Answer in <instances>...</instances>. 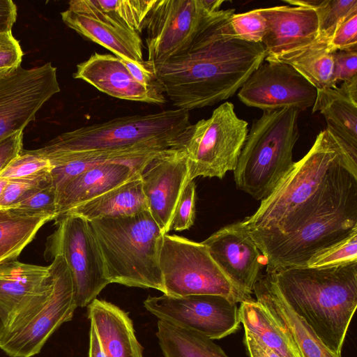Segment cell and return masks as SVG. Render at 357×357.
<instances>
[{
	"label": "cell",
	"instance_id": "cell-34",
	"mask_svg": "<svg viewBox=\"0 0 357 357\" xmlns=\"http://www.w3.org/2000/svg\"><path fill=\"white\" fill-rule=\"evenodd\" d=\"M231 36L246 42L261 43L266 29V20L259 9L233 14L228 21Z\"/></svg>",
	"mask_w": 357,
	"mask_h": 357
},
{
	"label": "cell",
	"instance_id": "cell-23",
	"mask_svg": "<svg viewBox=\"0 0 357 357\" xmlns=\"http://www.w3.org/2000/svg\"><path fill=\"white\" fill-rule=\"evenodd\" d=\"M253 294L257 301L264 305L288 333L301 357H342L329 349L307 324L291 310L266 273L259 277Z\"/></svg>",
	"mask_w": 357,
	"mask_h": 357
},
{
	"label": "cell",
	"instance_id": "cell-29",
	"mask_svg": "<svg viewBox=\"0 0 357 357\" xmlns=\"http://www.w3.org/2000/svg\"><path fill=\"white\" fill-rule=\"evenodd\" d=\"M52 220L54 218L51 215L0 210V264L18 257L39 229Z\"/></svg>",
	"mask_w": 357,
	"mask_h": 357
},
{
	"label": "cell",
	"instance_id": "cell-46",
	"mask_svg": "<svg viewBox=\"0 0 357 357\" xmlns=\"http://www.w3.org/2000/svg\"><path fill=\"white\" fill-rule=\"evenodd\" d=\"M8 182V179L0 178V197L1 196Z\"/></svg>",
	"mask_w": 357,
	"mask_h": 357
},
{
	"label": "cell",
	"instance_id": "cell-9",
	"mask_svg": "<svg viewBox=\"0 0 357 357\" xmlns=\"http://www.w3.org/2000/svg\"><path fill=\"white\" fill-rule=\"evenodd\" d=\"M160 268L167 296L219 295L236 303L252 298L229 279L202 242L165 234Z\"/></svg>",
	"mask_w": 357,
	"mask_h": 357
},
{
	"label": "cell",
	"instance_id": "cell-2",
	"mask_svg": "<svg viewBox=\"0 0 357 357\" xmlns=\"http://www.w3.org/2000/svg\"><path fill=\"white\" fill-rule=\"evenodd\" d=\"M357 183V163L326 130L250 216L242 220L250 232L287 235Z\"/></svg>",
	"mask_w": 357,
	"mask_h": 357
},
{
	"label": "cell",
	"instance_id": "cell-37",
	"mask_svg": "<svg viewBox=\"0 0 357 357\" xmlns=\"http://www.w3.org/2000/svg\"><path fill=\"white\" fill-rule=\"evenodd\" d=\"M56 198V190L51 183L36 189L10 209L27 215H51L55 220Z\"/></svg>",
	"mask_w": 357,
	"mask_h": 357
},
{
	"label": "cell",
	"instance_id": "cell-31",
	"mask_svg": "<svg viewBox=\"0 0 357 357\" xmlns=\"http://www.w3.org/2000/svg\"><path fill=\"white\" fill-rule=\"evenodd\" d=\"M294 6L314 9L318 19L319 39L328 43L338 26L357 12V0H284Z\"/></svg>",
	"mask_w": 357,
	"mask_h": 357
},
{
	"label": "cell",
	"instance_id": "cell-44",
	"mask_svg": "<svg viewBox=\"0 0 357 357\" xmlns=\"http://www.w3.org/2000/svg\"><path fill=\"white\" fill-rule=\"evenodd\" d=\"M17 15V6L13 1L0 0V33H12Z\"/></svg>",
	"mask_w": 357,
	"mask_h": 357
},
{
	"label": "cell",
	"instance_id": "cell-25",
	"mask_svg": "<svg viewBox=\"0 0 357 357\" xmlns=\"http://www.w3.org/2000/svg\"><path fill=\"white\" fill-rule=\"evenodd\" d=\"M318 111L326 119V129L357 163V100L341 86L318 89L312 112Z\"/></svg>",
	"mask_w": 357,
	"mask_h": 357
},
{
	"label": "cell",
	"instance_id": "cell-6",
	"mask_svg": "<svg viewBox=\"0 0 357 357\" xmlns=\"http://www.w3.org/2000/svg\"><path fill=\"white\" fill-rule=\"evenodd\" d=\"M300 112L292 107L267 109L253 121L233 170L238 190L261 201L290 170Z\"/></svg>",
	"mask_w": 357,
	"mask_h": 357
},
{
	"label": "cell",
	"instance_id": "cell-27",
	"mask_svg": "<svg viewBox=\"0 0 357 357\" xmlns=\"http://www.w3.org/2000/svg\"><path fill=\"white\" fill-rule=\"evenodd\" d=\"M240 304L239 317L245 331L282 357H301L288 333L264 305L253 298Z\"/></svg>",
	"mask_w": 357,
	"mask_h": 357
},
{
	"label": "cell",
	"instance_id": "cell-16",
	"mask_svg": "<svg viewBox=\"0 0 357 357\" xmlns=\"http://www.w3.org/2000/svg\"><path fill=\"white\" fill-rule=\"evenodd\" d=\"M148 210L165 234L177 203L189 179L187 155L183 148L170 149L151 159L140 172Z\"/></svg>",
	"mask_w": 357,
	"mask_h": 357
},
{
	"label": "cell",
	"instance_id": "cell-18",
	"mask_svg": "<svg viewBox=\"0 0 357 357\" xmlns=\"http://www.w3.org/2000/svg\"><path fill=\"white\" fill-rule=\"evenodd\" d=\"M202 243L229 279L251 296L265 260L242 220L221 227Z\"/></svg>",
	"mask_w": 357,
	"mask_h": 357
},
{
	"label": "cell",
	"instance_id": "cell-1",
	"mask_svg": "<svg viewBox=\"0 0 357 357\" xmlns=\"http://www.w3.org/2000/svg\"><path fill=\"white\" fill-rule=\"evenodd\" d=\"M234 9L208 15L183 49L154 65L165 93L177 109L190 111L231 97L264 61L261 43L231 36L229 18Z\"/></svg>",
	"mask_w": 357,
	"mask_h": 357
},
{
	"label": "cell",
	"instance_id": "cell-10",
	"mask_svg": "<svg viewBox=\"0 0 357 357\" xmlns=\"http://www.w3.org/2000/svg\"><path fill=\"white\" fill-rule=\"evenodd\" d=\"M248 126L230 102L215 108L208 119L190 124L181 137L189 179L222 178L228 171H233L248 132Z\"/></svg>",
	"mask_w": 357,
	"mask_h": 357
},
{
	"label": "cell",
	"instance_id": "cell-45",
	"mask_svg": "<svg viewBox=\"0 0 357 357\" xmlns=\"http://www.w3.org/2000/svg\"><path fill=\"white\" fill-rule=\"evenodd\" d=\"M89 357H107L102 344L92 325L89 331Z\"/></svg>",
	"mask_w": 357,
	"mask_h": 357
},
{
	"label": "cell",
	"instance_id": "cell-11",
	"mask_svg": "<svg viewBox=\"0 0 357 357\" xmlns=\"http://www.w3.org/2000/svg\"><path fill=\"white\" fill-rule=\"evenodd\" d=\"M47 240L46 259L62 256L70 270L77 307H87L109 283L104 259L90 222L66 214Z\"/></svg>",
	"mask_w": 357,
	"mask_h": 357
},
{
	"label": "cell",
	"instance_id": "cell-33",
	"mask_svg": "<svg viewBox=\"0 0 357 357\" xmlns=\"http://www.w3.org/2000/svg\"><path fill=\"white\" fill-rule=\"evenodd\" d=\"M354 262H357V230L314 255L305 266L331 268Z\"/></svg>",
	"mask_w": 357,
	"mask_h": 357
},
{
	"label": "cell",
	"instance_id": "cell-32",
	"mask_svg": "<svg viewBox=\"0 0 357 357\" xmlns=\"http://www.w3.org/2000/svg\"><path fill=\"white\" fill-rule=\"evenodd\" d=\"M114 19L137 32L144 30L146 17L155 0H93Z\"/></svg>",
	"mask_w": 357,
	"mask_h": 357
},
{
	"label": "cell",
	"instance_id": "cell-20",
	"mask_svg": "<svg viewBox=\"0 0 357 357\" xmlns=\"http://www.w3.org/2000/svg\"><path fill=\"white\" fill-rule=\"evenodd\" d=\"M73 76L119 99L158 105L166 102V98L158 96L138 82L122 59L110 54L94 52L77 65Z\"/></svg>",
	"mask_w": 357,
	"mask_h": 357
},
{
	"label": "cell",
	"instance_id": "cell-14",
	"mask_svg": "<svg viewBox=\"0 0 357 357\" xmlns=\"http://www.w3.org/2000/svg\"><path fill=\"white\" fill-rule=\"evenodd\" d=\"M211 13L205 0H155L145 22L147 61L158 65L175 55Z\"/></svg>",
	"mask_w": 357,
	"mask_h": 357
},
{
	"label": "cell",
	"instance_id": "cell-38",
	"mask_svg": "<svg viewBox=\"0 0 357 357\" xmlns=\"http://www.w3.org/2000/svg\"><path fill=\"white\" fill-rule=\"evenodd\" d=\"M196 185L194 180L185 185L174 212L171 230L183 231L191 227L195 218Z\"/></svg>",
	"mask_w": 357,
	"mask_h": 357
},
{
	"label": "cell",
	"instance_id": "cell-13",
	"mask_svg": "<svg viewBox=\"0 0 357 357\" xmlns=\"http://www.w3.org/2000/svg\"><path fill=\"white\" fill-rule=\"evenodd\" d=\"M51 62L31 69L21 66L0 77V140L24 128L37 112L60 92Z\"/></svg>",
	"mask_w": 357,
	"mask_h": 357
},
{
	"label": "cell",
	"instance_id": "cell-8",
	"mask_svg": "<svg viewBox=\"0 0 357 357\" xmlns=\"http://www.w3.org/2000/svg\"><path fill=\"white\" fill-rule=\"evenodd\" d=\"M49 266L50 291L16 312L4 324L0 349L10 357H31L38 354L50 337L72 319L77 307L72 276L61 255Z\"/></svg>",
	"mask_w": 357,
	"mask_h": 357
},
{
	"label": "cell",
	"instance_id": "cell-24",
	"mask_svg": "<svg viewBox=\"0 0 357 357\" xmlns=\"http://www.w3.org/2000/svg\"><path fill=\"white\" fill-rule=\"evenodd\" d=\"M88 318L96 329L107 357H143L132 321L118 306L96 298L88 306Z\"/></svg>",
	"mask_w": 357,
	"mask_h": 357
},
{
	"label": "cell",
	"instance_id": "cell-19",
	"mask_svg": "<svg viewBox=\"0 0 357 357\" xmlns=\"http://www.w3.org/2000/svg\"><path fill=\"white\" fill-rule=\"evenodd\" d=\"M266 20L261 44L268 59L307 46L319 40V26L314 9L278 6L260 8Z\"/></svg>",
	"mask_w": 357,
	"mask_h": 357
},
{
	"label": "cell",
	"instance_id": "cell-7",
	"mask_svg": "<svg viewBox=\"0 0 357 357\" xmlns=\"http://www.w3.org/2000/svg\"><path fill=\"white\" fill-rule=\"evenodd\" d=\"M357 230V183L287 235L250 232L265 260L266 273L305 266L314 255Z\"/></svg>",
	"mask_w": 357,
	"mask_h": 357
},
{
	"label": "cell",
	"instance_id": "cell-26",
	"mask_svg": "<svg viewBox=\"0 0 357 357\" xmlns=\"http://www.w3.org/2000/svg\"><path fill=\"white\" fill-rule=\"evenodd\" d=\"M146 210L148 204L139 174L66 214L77 215L91 222L102 218L130 216Z\"/></svg>",
	"mask_w": 357,
	"mask_h": 357
},
{
	"label": "cell",
	"instance_id": "cell-3",
	"mask_svg": "<svg viewBox=\"0 0 357 357\" xmlns=\"http://www.w3.org/2000/svg\"><path fill=\"white\" fill-rule=\"evenodd\" d=\"M189 112L167 109L119 116L58 135L39 150L54 165L71 160L121 162L144 167L170 149L183 148Z\"/></svg>",
	"mask_w": 357,
	"mask_h": 357
},
{
	"label": "cell",
	"instance_id": "cell-28",
	"mask_svg": "<svg viewBox=\"0 0 357 357\" xmlns=\"http://www.w3.org/2000/svg\"><path fill=\"white\" fill-rule=\"evenodd\" d=\"M264 60L291 66L317 90L337 86L333 79L332 53L328 48V43L323 40L319 39L307 46Z\"/></svg>",
	"mask_w": 357,
	"mask_h": 357
},
{
	"label": "cell",
	"instance_id": "cell-30",
	"mask_svg": "<svg viewBox=\"0 0 357 357\" xmlns=\"http://www.w3.org/2000/svg\"><path fill=\"white\" fill-rule=\"evenodd\" d=\"M156 336L165 357H229L213 340L158 320Z\"/></svg>",
	"mask_w": 357,
	"mask_h": 357
},
{
	"label": "cell",
	"instance_id": "cell-43",
	"mask_svg": "<svg viewBox=\"0 0 357 357\" xmlns=\"http://www.w3.org/2000/svg\"><path fill=\"white\" fill-rule=\"evenodd\" d=\"M243 344L250 357H282L247 331L244 333Z\"/></svg>",
	"mask_w": 357,
	"mask_h": 357
},
{
	"label": "cell",
	"instance_id": "cell-36",
	"mask_svg": "<svg viewBox=\"0 0 357 357\" xmlns=\"http://www.w3.org/2000/svg\"><path fill=\"white\" fill-rule=\"evenodd\" d=\"M51 183L50 171L31 176L8 179L0 197V210L11 208L36 189Z\"/></svg>",
	"mask_w": 357,
	"mask_h": 357
},
{
	"label": "cell",
	"instance_id": "cell-41",
	"mask_svg": "<svg viewBox=\"0 0 357 357\" xmlns=\"http://www.w3.org/2000/svg\"><path fill=\"white\" fill-rule=\"evenodd\" d=\"M333 79L336 84L357 76V47L332 52Z\"/></svg>",
	"mask_w": 357,
	"mask_h": 357
},
{
	"label": "cell",
	"instance_id": "cell-21",
	"mask_svg": "<svg viewBox=\"0 0 357 357\" xmlns=\"http://www.w3.org/2000/svg\"><path fill=\"white\" fill-rule=\"evenodd\" d=\"M143 169L121 162H102L93 166L57 191L55 220L76 206L135 178Z\"/></svg>",
	"mask_w": 357,
	"mask_h": 357
},
{
	"label": "cell",
	"instance_id": "cell-5",
	"mask_svg": "<svg viewBox=\"0 0 357 357\" xmlns=\"http://www.w3.org/2000/svg\"><path fill=\"white\" fill-rule=\"evenodd\" d=\"M90 225L99 245L109 283L151 288L163 293L160 253L165 234L149 210L102 218Z\"/></svg>",
	"mask_w": 357,
	"mask_h": 357
},
{
	"label": "cell",
	"instance_id": "cell-40",
	"mask_svg": "<svg viewBox=\"0 0 357 357\" xmlns=\"http://www.w3.org/2000/svg\"><path fill=\"white\" fill-rule=\"evenodd\" d=\"M355 47H357V12L341 22L328 43L331 53Z\"/></svg>",
	"mask_w": 357,
	"mask_h": 357
},
{
	"label": "cell",
	"instance_id": "cell-4",
	"mask_svg": "<svg viewBox=\"0 0 357 357\" xmlns=\"http://www.w3.org/2000/svg\"><path fill=\"white\" fill-rule=\"evenodd\" d=\"M285 302L332 351L342 356L357 306V262L266 273Z\"/></svg>",
	"mask_w": 357,
	"mask_h": 357
},
{
	"label": "cell",
	"instance_id": "cell-39",
	"mask_svg": "<svg viewBox=\"0 0 357 357\" xmlns=\"http://www.w3.org/2000/svg\"><path fill=\"white\" fill-rule=\"evenodd\" d=\"M23 54L12 33H0V77L20 66Z\"/></svg>",
	"mask_w": 357,
	"mask_h": 357
},
{
	"label": "cell",
	"instance_id": "cell-47",
	"mask_svg": "<svg viewBox=\"0 0 357 357\" xmlns=\"http://www.w3.org/2000/svg\"><path fill=\"white\" fill-rule=\"evenodd\" d=\"M3 330H4V323L2 321L1 318L0 317V338H1V335H3Z\"/></svg>",
	"mask_w": 357,
	"mask_h": 357
},
{
	"label": "cell",
	"instance_id": "cell-35",
	"mask_svg": "<svg viewBox=\"0 0 357 357\" xmlns=\"http://www.w3.org/2000/svg\"><path fill=\"white\" fill-rule=\"evenodd\" d=\"M48 158L38 149L22 150L0 174V178L13 179L50 171Z\"/></svg>",
	"mask_w": 357,
	"mask_h": 357
},
{
	"label": "cell",
	"instance_id": "cell-15",
	"mask_svg": "<svg viewBox=\"0 0 357 357\" xmlns=\"http://www.w3.org/2000/svg\"><path fill=\"white\" fill-rule=\"evenodd\" d=\"M245 105L263 111L292 107L301 112L313 106L317 89L291 66L276 61H264L239 89Z\"/></svg>",
	"mask_w": 357,
	"mask_h": 357
},
{
	"label": "cell",
	"instance_id": "cell-42",
	"mask_svg": "<svg viewBox=\"0 0 357 357\" xmlns=\"http://www.w3.org/2000/svg\"><path fill=\"white\" fill-rule=\"evenodd\" d=\"M22 150V130L15 132L0 140V174Z\"/></svg>",
	"mask_w": 357,
	"mask_h": 357
},
{
	"label": "cell",
	"instance_id": "cell-22",
	"mask_svg": "<svg viewBox=\"0 0 357 357\" xmlns=\"http://www.w3.org/2000/svg\"><path fill=\"white\" fill-rule=\"evenodd\" d=\"M52 285L49 266L10 260L0 264V317L4 324Z\"/></svg>",
	"mask_w": 357,
	"mask_h": 357
},
{
	"label": "cell",
	"instance_id": "cell-12",
	"mask_svg": "<svg viewBox=\"0 0 357 357\" xmlns=\"http://www.w3.org/2000/svg\"><path fill=\"white\" fill-rule=\"evenodd\" d=\"M144 306L158 320L213 340L235 333L241 324L237 303L219 295L149 296Z\"/></svg>",
	"mask_w": 357,
	"mask_h": 357
},
{
	"label": "cell",
	"instance_id": "cell-17",
	"mask_svg": "<svg viewBox=\"0 0 357 357\" xmlns=\"http://www.w3.org/2000/svg\"><path fill=\"white\" fill-rule=\"evenodd\" d=\"M61 15L69 28L115 56L136 63L144 61L139 34L104 12L93 0H72Z\"/></svg>",
	"mask_w": 357,
	"mask_h": 357
}]
</instances>
